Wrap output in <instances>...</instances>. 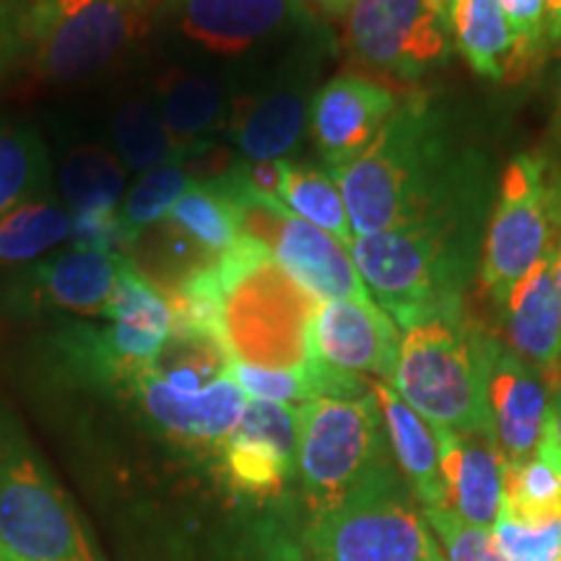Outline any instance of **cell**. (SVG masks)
Returning <instances> with one entry per match:
<instances>
[{
  "instance_id": "1",
  "label": "cell",
  "mask_w": 561,
  "mask_h": 561,
  "mask_svg": "<svg viewBox=\"0 0 561 561\" xmlns=\"http://www.w3.org/2000/svg\"><path fill=\"white\" fill-rule=\"evenodd\" d=\"M333 174L354 237L489 221V161L432 94L401 96L375 144Z\"/></svg>"
},
{
  "instance_id": "2",
  "label": "cell",
  "mask_w": 561,
  "mask_h": 561,
  "mask_svg": "<svg viewBox=\"0 0 561 561\" xmlns=\"http://www.w3.org/2000/svg\"><path fill=\"white\" fill-rule=\"evenodd\" d=\"M486 224H453L356 237L351 261L398 331L462 314L481 261Z\"/></svg>"
},
{
  "instance_id": "3",
  "label": "cell",
  "mask_w": 561,
  "mask_h": 561,
  "mask_svg": "<svg viewBox=\"0 0 561 561\" xmlns=\"http://www.w3.org/2000/svg\"><path fill=\"white\" fill-rule=\"evenodd\" d=\"M161 0H3L0 39L9 62L53 83L83 81L151 30Z\"/></svg>"
},
{
  "instance_id": "4",
  "label": "cell",
  "mask_w": 561,
  "mask_h": 561,
  "mask_svg": "<svg viewBox=\"0 0 561 561\" xmlns=\"http://www.w3.org/2000/svg\"><path fill=\"white\" fill-rule=\"evenodd\" d=\"M216 268L224 291L221 333L231 359L312 375L318 362L312 320L320 301L250 234H240Z\"/></svg>"
},
{
  "instance_id": "5",
  "label": "cell",
  "mask_w": 561,
  "mask_h": 561,
  "mask_svg": "<svg viewBox=\"0 0 561 561\" xmlns=\"http://www.w3.org/2000/svg\"><path fill=\"white\" fill-rule=\"evenodd\" d=\"M483 339L486 331L466 314L409 328L398 346L392 390L432 430L491 439L483 401Z\"/></svg>"
},
{
  "instance_id": "6",
  "label": "cell",
  "mask_w": 561,
  "mask_h": 561,
  "mask_svg": "<svg viewBox=\"0 0 561 561\" xmlns=\"http://www.w3.org/2000/svg\"><path fill=\"white\" fill-rule=\"evenodd\" d=\"M297 476L312 515L396 468L375 392L297 405Z\"/></svg>"
},
{
  "instance_id": "7",
  "label": "cell",
  "mask_w": 561,
  "mask_h": 561,
  "mask_svg": "<svg viewBox=\"0 0 561 561\" xmlns=\"http://www.w3.org/2000/svg\"><path fill=\"white\" fill-rule=\"evenodd\" d=\"M0 549L21 561H100L73 504L0 409Z\"/></svg>"
},
{
  "instance_id": "8",
  "label": "cell",
  "mask_w": 561,
  "mask_h": 561,
  "mask_svg": "<svg viewBox=\"0 0 561 561\" xmlns=\"http://www.w3.org/2000/svg\"><path fill=\"white\" fill-rule=\"evenodd\" d=\"M305 559L447 561L396 468L335 507L312 515L305 533Z\"/></svg>"
},
{
  "instance_id": "9",
  "label": "cell",
  "mask_w": 561,
  "mask_h": 561,
  "mask_svg": "<svg viewBox=\"0 0 561 561\" xmlns=\"http://www.w3.org/2000/svg\"><path fill=\"white\" fill-rule=\"evenodd\" d=\"M104 320L102 328L70 322L55 335L53 346L81 380L128 388L151 367L172 333L170 301L138 271L130 255H125Z\"/></svg>"
},
{
  "instance_id": "10",
  "label": "cell",
  "mask_w": 561,
  "mask_h": 561,
  "mask_svg": "<svg viewBox=\"0 0 561 561\" xmlns=\"http://www.w3.org/2000/svg\"><path fill=\"white\" fill-rule=\"evenodd\" d=\"M151 30L185 50L231 60L328 37L307 0H161Z\"/></svg>"
},
{
  "instance_id": "11",
  "label": "cell",
  "mask_w": 561,
  "mask_h": 561,
  "mask_svg": "<svg viewBox=\"0 0 561 561\" xmlns=\"http://www.w3.org/2000/svg\"><path fill=\"white\" fill-rule=\"evenodd\" d=\"M557 237L549 164L536 153H520L504 167L496 203L483 231L479 284L500 314L512 289L538 263Z\"/></svg>"
},
{
  "instance_id": "12",
  "label": "cell",
  "mask_w": 561,
  "mask_h": 561,
  "mask_svg": "<svg viewBox=\"0 0 561 561\" xmlns=\"http://www.w3.org/2000/svg\"><path fill=\"white\" fill-rule=\"evenodd\" d=\"M339 21L348 60L398 83L421 81L455 50L439 0H348Z\"/></svg>"
},
{
  "instance_id": "13",
  "label": "cell",
  "mask_w": 561,
  "mask_h": 561,
  "mask_svg": "<svg viewBox=\"0 0 561 561\" xmlns=\"http://www.w3.org/2000/svg\"><path fill=\"white\" fill-rule=\"evenodd\" d=\"M231 198L240 208L242 234L263 242L273 261L314 299L375 301L369 297L354 261H351V252L335 237L297 219L284 206H271V203H261L237 193H231Z\"/></svg>"
},
{
  "instance_id": "14",
  "label": "cell",
  "mask_w": 561,
  "mask_h": 561,
  "mask_svg": "<svg viewBox=\"0 0 561 561\" xmlns=\"http://www.w3.org/2000/svg\"><path fill=\"white\" fill-rule=\"evenodd\" d=\"M125 252L70 248L0 278V312L13 318L83 314L104 318Z\"/></svg>"
},
{
  "instance_id": "15",
  "label": "cell",
  "mask_w": 561,
  "mask_h": 561,
  "mask_svg": "<svg viewBox=\"0 0 561 561\" xmlns=\"http://www.w3.org/2000/svg\"><path fill=\"white\" fill-rule=\"evenodd\" d=\"M551 382L517 356L507 343L486 333L483 339V401L491 442L504 462L533 458L551 426Z\"/></svg>"
},
{
  "instance_id": "16",
  "label": "cell",
  "mask_w": 561,
  "mask_h": 561,
  "mask_svg": "<svg viewBox=\"0 0 561 561\" xmlns=\"http://www.w3.org/2000/svg\"><path fill=\"white\" fill-rule=\"evenodd\" d=\"M297 405L248 401L244 416L219 447L229 489L252 500L278 496L297 476Z\"/></svg>"
},
{
  "instance_id": "17",
  "label": "cell",
  "mask_w": 561,
  "mask_h": 561,
  "mask_svg": "<svg viewBox=\"0 0 561 561\" xmlns=\"http://www.w3.org/2000/svg\"><path fill=\"white\" fill-rule=\"evenodd\" d=\"M401 96L388 83L341 73L314 91L310 136L325 170L339 172L375 144Z\"/></svg>"
},
{
  "instance_id": "18",
  "label": "cell",
  "mask_w": 561,
  "mask_h": 561,
  "mask_svg": "<svg viewBox=\"0 0 561 561\" xmlns=\"http://www.w3.org/2000/svg\"><path fill=\"white\" fill-rule=\"evenodd\" d=\"M320 50L307 55L294 68V76L280 79L263 94L237 100L229 117L231 144L248 161H291L305 144L310 130L314 58Z\"/></svg>"
},
{
  "instance_id": "19",
  "label": "cell",
  "mask_w": 561,
  "mask_h": 561,
  "mask_svg": "<svg viewBox=\"0 0 561 561\" xmlns=\"http://www.w3.org/2000/svg\"><path fill=\"white\" fill-rule=\"evenodd\" d=\"M401 331L375 301H320L312 320V348L328 367L390 382Z\"/></svg>"
},
{
  "instance_id": "20",
  "label": "cell",
  "mask_w": 561,
  "mask_h": 561,
  "mask_svg": "<svg viewBox=\"0 0 561 561\" xmlns=\"http://www.w3.org/2000/svg\"><path fill=\"white\" fill-rule=\"evenodd\" d=\"M133 401L140 405L146 419L159 426L167 437L198 447H219L240 426L250 398L231 380L221 377L195 396H178L153 380L149 371H140L128 388Z\"/></svg>"
},
{
  "instance_id": "21",
  "label": "cell",
  "mask_w": 561,
  "mask_h": 561,
  "mask_svg": "<svg viewBox=\"0 0 561 561\" xmlns=\"http://www.w3.org/2000/svg\"><path fill=\"white\" fill-rule=\"evenodd\" d=\"M496 318L504 331V343L541 371L553 388V375L561 364V307L553 284V242L517 280Z\"/></svg>"
},
{
  "instance_id": "22",
  "label": "cell",
  "mask_w": 561,
  "mask_h": 561,
  "mask_svg": "<svg viewBox=\"0 0 561 561\" xmlns=\"http://www.w3.org/2000/svg\"><path fill=\"white\" fill-rule=\"evenodd\" d=\"M437 432L447 507L476 528H491L504 504V458L483 434Z\"/></svg>"
},
{
  "instance_id": "23",
  "label": "cell",
  "mask_w": 561,
  "mask_h": 561,
  "mask_svg": "<svg viewBox=\"0 0 561 561\" xmlns=\"http://www.w3.org/2000/svg\"><path fill=\"white\" fill-rule=\"evenodd\" d=\"M453 47L489 81H517L538 66L512 34L496 0H447Z\"/></svg>"
},
{
  "instance_id": "24",
  "label": "cell",
  "mask_w": 561,
  "mask_h": 561,
  "mask_svg": "<svg viewBox=\"0 0 561 561\" xmlns=\"http://www.w3.org/2000/svg\"><path fill=\"white\" fill-rule=\"evenodd\" d=\"M371 392L380 405L392 460L398 462V471H401L411 496L421 504V510L447 507L437 432L392 390L390 382L375 380Z\"/></svg>"
},
{
  "instance_id": "25",
  "label": "cell",
  "mask_w": 561,
  "mask_h": 561,
  "mask_svg": "<svg viewBox=\"0 0 561 561\" xmlns=\"http://www.w3.org/2000/svg\"><path fill=\"white\" fill-rule=\"evenodd\" d=\"M234 102L227 87L206 70H174L164 76L159 87V117L178 149V159L198 146L214 144L210 138L227 130Z\"/></svg>"
},
{
  "instance_id": "26",
  "label": "cell",
  "mask_w": 561,
  "mask_h": 561,
  "mask_svg": "<svg viewBox=\"0 0 561 561\" xmlns=\"http://www.w3.org/2000/svg\"><path fill=\"white\" fill-rule=\"evenodd\" d=\"M504 510L525 528L561 520V450L551 426L533 458L504 462Z\"/></svg>"
},
{
  "instance_id": "27",
  "label": "cell",
  "mask_w": 561,
  "mask_h": 561,
  "mask_svg": "<svg viewBox=\"0 0 561 561\" xmlns=\"http://www.w3.org/2000/svg\"><path fill=\"white\" fill-rule=\"evenodd\" d=\"M73 234V214L50 193L0 216V268L30 265L50 255Z\"/></svg>"
},
{
  "instance_id": "28",
  "label": "cell",
  "mask_w": 561,
  "mask_h": 561,
  "mask_svg": "<svg viewBox=\"0 0 561 561\" xmlns=\"http://www.w3.org/2000/svg\"><path fill=\"white\" fill-rule=\"evenodd\" d=\"M229 351L219 335L172 328L170 339L146 369L178 396H195L229 375Z\"/></svg>"
},
{
  "instance_id": "29",
  "label": "cell",
  "mask_w": 561,
  "mask_h": 561,
  "mask_svg": "<svg viewBox=\"0 0 561 561\" xmlns=\"http://www.w3.org/2000/svg\"><path fill=\"white\" fill-rule=\"evenodd\" d=\"M128 167L102 146H81L60 167V195L76 216L115 214L125 195Z\"/></svg>"
},
{
  "instance_id": "30",
  "label": "cell",
  "mask_w": 561,
  "mask_h": 561,
  "mask_svg": "<svg viewBox=\"0 0 561 561\" xmlns=\"http://www.w3.org/2000/svg\"><path fill=\"white\" fill-rule=\"evenodd\" d=\"M280 206L297 219L328 231L351 252L356 237L351 229L339 180L331 170H325L322 164H310V161H289L284 185H280Z\"/></svg>"
},
{
  "instance_id": "31",
  "label": "cell",
  "mask_w": 561,
  "mask_h": 561,
  "mask_svg": "<svg viewBox=\"0 0 561 561\" xmlns=\"http://www.w3.org/2000/svg\"><path fill=\"white\" fill-rule=\"evenodd\" d=\"M210 257H221L240 240V208L219 180L193 182L167 216Z\"/></svg>"
},
{
  "instance_id": "32",
  "label": "cell",
  "mask_w": 561,
  "mask_h": 561,
  "mask_svg": "<svg viewBox=\"0 0 561 561\" xmlns=\"http://www.w3.org/2000/svg\"><path fill=\"white\" fill-rule=\"evenodd\" d=\"M50 193V153L26 125H0V216Z\"/></svg>"
},
{
  "instance_id": "33",
  "label": "cell",
  "mask_w": 561,
  "mask_h": 561,
  "mask_svg": "<svg viewBox=\"0 0 561 561\" xmlns=\"http://www.w3.org/2000/svg\"><path fill=\"white\" fill-rule=\"evenodd\" d=\"M112 138H115L117 157L128 170L149 172L153 167L178 159V149L161 123L159 110L144 100L125 102L115 112Z\"/></svg>"
},
{
  "instance_id": "34",
  "label": "cell",
  "mask_w": 561,
  "mask_h": 561,
  "mask_svg": "<svg viewBox=\"0 0 561 561\" xmlns=\"http://www.w3.org/2000/svg\"><path fill=\"white\" fill-rule=\"evenodd\" d=\"M191 185L193 178L178 161H167V164L138 174L136 185L123 195L121 208H117L130 248L146 229L170 216L174 203Z\"/></svg>"
},
{
  "instance_id": "35",
  "label": "cell",
  "mask_w": 561,
  "mask_h": 561,
  "mask_svg": "<svg viewBox=\"0 0 561 561\" xmlns=\"http://www.w3.org/2000/svg\"><path fill=\"white\" fill-rule=\"evenodd\" d=\"M421 512L447 561H507L496 549L491 528H476L460 520L450 507H430Z\"/></svg>"
},
{
  "instance_id": "36",
  "label": "cell",
  "mask_w": 561,
  "mask_h": 561,
  "mask_svg": "<svg viewBox=\"0 0 561 561\" xmlns=\"http://www.w3.org/2000/svg\"><path fill=\"white\" fill-rule=\"evenodd\" d=\"M231 380L240 385V390L250 401H268V403H307L314 398L312 375L291 369H268L252 367L244 362H229Z\"/></svg>"
},
{
  "instance_id": "37",
  "label": "cell",
  "mask_w": 561,
  "mask_h": 561,
  "mask_svg": "<svg viewBox=\"0 0 561 561\" xmlns=\"http://www.w3.org/2000/svg\"><path fill=\"white\" fill-rule=\"evenodd\" d=\"M491 538L507 561H561V520L543 528H525L507 515V510L491 525Z\"/></svg>"
},
{
  "instance_id": "38",
  "label": "cell",
  "mask_w": 561,
  "mask_h": 561,
  "mask_svg": "<svg viewBox=\"0 0 561 561\" xmlns=\"http://www.w3.org/2000/svg\"><path fill=\"white\" fill-rule=\"evenodd\" d=\"M512 34L533 58L543 60L551 50L546 39V0H496Z\"/></svg>"
},
{
  "instance_id": "39",
  "label": "cell",
  "mask_w": 561,
  "mask_h": 561,
  "mask_svg": "<svg viewBox=\"0 0 561 561\" xmlns=\"http://www.w3.org/2000/svg\"><path fill=\"white\" fill-rule=\"evenodd\" d=\"M553 193V224H557V237H553V284H557L559 307H561V180H551Z\"/></svg>"
},
{
  "instance_id": "40",
  "label": "cell",
  "mask_w": 561,
  "mask_h": 561,
  "mask_svg": "<svg viewBox=\"0 0 561 561\" xmlns=\"http://www.w3.org/2000/svg\"><path fill=\"white\" fill-rule=\"evenodd\" d=\"M551 146H553V157L546 159L549 164V172L561 178V81H559V91H557V110H553V128H551Z\"/></svg>"
},
{
  "instance_id": "41",
  "label": "cell",
  "mask_w": 561,
  "mask_h": 561,
  "mask_svg": "<svg viewBox=\"0 0 561 561\" xmlns=\"http://www.w3.org/2000/svg\"><path fill=\"white\" fill-rule=\"evenodd\" d=\"M546 39L549 47L561 45V0H546Z\"/></svg>"
},
{
  "instance_id": "42",
  "label": "cell",
  "mask_w": 561,
  "mask_h": 561,
  "mask_svg": "<svg viewBox=\"0 0 561 561\" xmlns=\"http://www.w3.org/2000/svg\"><path fill=\"white\" fill-rule=\"evenodd\" d=\"M307 3H310L318 13H322V16L339 19L341 11L346 9L348 0H307Z\"/></svg>"
},
{
  "instance_id": "43",
  "label": "cell",
  "mask_w": 561,
  "mask_h": 561,
  "mask_svg": "<svg viewBox=\"0 0 561 561\" xmlns=\"http://www.w3.org/2000/svg\"><path fill=\"white\" fill-rule=\"evenodd\" d=\"M551 432L553 439H557L559 450H561V390L553 396V409H551Z\"/></svg>"
},
{
  "instance_id": "44",
  "label": "cell",
  "mask_w": 561,
  "mask_h": 561,
  "mask_svg": "<svg viewBox=\"0 0 561 561\" xmlns=\"http://www.w3.org/2000/svg\"><path fill=\"white\" fill-rule=\"evenodd\" d=\"M5 62H9V53H5V45H3V39H0V70H3Z\"/></svg>"
},
{
  "instance_id": "45",
  "label": "cell",
  "mask_w": 561,
  "mask_h": 561,
  "mask_svg": "<svg viewBox=\"0 0 561 561\" xmlns=\"http://www.w3.org/2000/svg\"><path fill=\"white\" fill-rule=\"evenodd\" d=\"M0 561H21V559H16V557H11L9 551H3L0 549Z\"/></svg>"
},
{
  "instance_id": "46",
  "label": "cell",
  "mask_w": 561,
  "mask_h": 561,
  "mask_svg": "<svg viewBox=\"0 0 561 561\" xmlns=\"http://www.w3.org/2000/svg\"><path fill=\"white\" fill-rule=\"evenodd\" d=\"M439 3H442V5H447V0H439Z\"/></svg>"
},
{
  "instance_id": "47",
  "label": "cell",
  "mask_w": 561,
  "mask_h": 561,
  "mask_svg": "<svg viewBox=\"0 0 561 561\" xmlns=\"http://www.w3.org/2000/svg\"><path fill=\"white\" fill-rule=\"evenodd\" d=\"M0 3H3V0H0Z\"/></svg>"
}]
</instances>
